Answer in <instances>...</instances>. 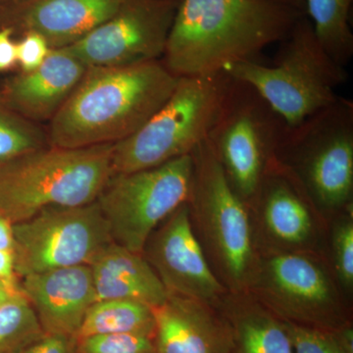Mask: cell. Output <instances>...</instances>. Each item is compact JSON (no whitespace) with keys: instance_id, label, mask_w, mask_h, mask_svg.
Returning <instances> with one entry per match:
<instances>
[{"instance_id":"1","label":"cell","mask_w":353,"mask_h":353,"mask_svg":"<svg viewBox=\"0 0 353 353\" xmlns=\"http://www.w3.org/2000/svg\"><path fill=\"white\" fill-rule=\"evenodd\" d=\"M303 16L268 0H181L162 62L178 77L224 71L257 60Z\"/></svg>"},{"instance_id":"2","label":"cell","mask_w":353,"mask_h":353,"mask_svg":"<svg viewBox=\"0 0 353 353\" xmlns=\"http://www.w3.org/2000/svg\"><path fill=\"white\" fill-rule=\"evenodd\" d=\"M179 78L159 60L88 68L51 119L48 145L82 148L128 138L163 105Z\"/></svg>"},{"instance_id":"3","label":"cell","mask_w":353,"mask_h":353,"mask_svg":"<svg viewBox=\"0 0 353 353\" xmlns=\"http://www.w3.org/2000/svg\"><path fill=\"white\" fill-rule=\"evenodd\" d=\"M113 143L46 146L0 166V216L11 223L97 201L112 176Z\"/></svg>"},{"instance_id":"4","label":"cell","mask_w":353,"mask_h":353,"mask_svg":"<svg viewBox=\"0 0 353 353\" xmlns=\"http://www.w3.org/2000/svg\"><path fill=\"white\" fill-rule=\"evenodd\" d=\"M234 80L226 71L179 78L138 131L114 143L112 175L146 170L194 152L214 129Z\"/></svg>"},{"instance_id":"5","label":"cell","mask_w":353,"mask_h":353,"mask_svg":"<svg viewBox=\"0 0 353 353\" xmlns=\"http://www.w3.org/2000/svg\"><path fill=\"white\" fill-rule=\"evenodd\" d=\"M282 43L271 66L253 60L230 65L225 71L250 85L288 127L294 128L340 97L336 90L347 74L322 48L303 16Z\"/></svg>"},{"instance_id":"6","label":"cell","mask_w":353,"mask_h":353,"mask_svg":"<svg viewBox=\"0 0 353 353\" xmlns=\"http://www.w3.org/2000/svg\"><path fill=\"white\" fill-rule=\"evenodd\" d=\"M194 162L190 216L197 220L221 273L241 290L255 271L252 227L246 203L234 192L209 139L190 153Z\"/></svg>"},{"instance_id":"7","label":"cell","mask_w":353,"mask_h":353,"mask_svg":"<svg viewBox=\"0 0 353 353\" xmlns=\"http://www.w3.org/2000/svg\"><path fill=\"white\" fill-rule=\"evenodd\" d=\"M287 128L250 85L234 81L208 139L230 185L245 203L256 201Z\"/></svg>"},{"instance_id":"8","label":"cell","mask_w":353,"mask_h":353,"mask_svg":"<svg viewBox=\"0 0 353 353\" xmlns=\"http://www.w3.org/2000/svg\"><path fill=\"white\" fill-rule=\"evenodd\" d=\"M192 173L188 154L154 168L111 176L97 202L114 243L143 253L153 231L189 201Z\"/></svg>"},{"instance_id":"9","label":"cell","mask_w":353,"mask_h":353,"mask_svg":"<svg viewBox=\"0 0 353 353\" xmlns=\"http://www.w3.org/2000/svg\"><path fill=\"white\" fill-rule=\"evenodd\" d=\"M296 163L308 194L322 208L339 209L353 190V102L340 97L294 128H287L277 157Z\"/></svg>"},{"instance_id":"10","label":"cell","mask_w":353,"mask_h":353,"mask_svg":"<svg viewBox=\"0 0 353 353\" xmlns=\"http://www.w3.org/2000/svg\"><path fill=\"white\" fill-rule=\"evenodd\" d=\"M15 268L21 279L32 274L87 264L113 243L97 201L50 208L13 224Z\"/></svg>"},{"instance_id":"11","label":"cell","mask_w":353,"mask_h":353,"mask_svg":"<svg viewBox=\"0 0 353 353\" xmlns=\"http://www.w3.org/2000/svg\"><path fill=\"white\" fill-rule=\"evenodd\" d=\"M250 284L260 303L285 321L329 331L350 324L331 278L305 255H274L253 272Z\"/></svg>"},{"instance_id":"12","label":"cell","mask_w":353,"mask_h":353,"mask_svg":"<svg viewBox=\"0 0 353 353\" xmlns=\"http://www.w3.org/2000/svg\"><path fill=\"white\" fill-rule=\"evenodd\" d=\"M181 0H123L112 17L67 50L92 67H123L163 57Z\"/></svg>"},{"instance_id":"13","label":"cell","mask_w":353,"mask_h":353,"mask_svg":"<svg viewBox=\"0 0 353 353\" xmlns=\"http://www.w3.org/2000/svg\"><path fill=\"white\" fill-rule=\"evenodd\" d=\"M143 254L168 294L213 305L224 294L225 288L209 266L194 234L188 202L153 231Z\"/></svg>"},{"instance_id":"14","label":"cell","mask_w":353,"mask_h":353,"mask_svg":"<svg viewBox=\"0 0 353 353\" xmlns=\"http://www.w3.org/2000/svg\"><path fill=\"white\" fill-rule=\"evenodd\" d=\"M152 311L158 353H233L231 326L216 305L168 294Z\"/></svg>"},{"instance_id":"15","label":"cell","mask_w":353,"mask_h":353,"mask_svg":"<svg viewBox=\"0 0 353 353\" xmlns=\"http://www.w3.org/2000/svg\"><path fill=\"white\" fill-rule=\"evenodd\" d=\"M21 287L44 333L76 338L88 309L97 301L92 269L87 264L26 276Z\"/></svg>"},{"instance_id":"16","label":"cell","mask_w":353,"mask_h":353,"mask_svg":"<svg viewBox=\"0 0 353 353\" xmlns=\"http://www.w3.org/2000/svg\"><path fill=\"white\" fill-rule=\"evenodd\" d=\"M88 67L66 48L51 50L38 69L14 78L4 88L2 101L26 119H52Z\"/></svg>"},{"instance_id":"17","label":"cell","mask_w":353,"mask_h":353,"mask_svg":"<svg viewBox=\"0 0 353 353\" xmlns=\"http://www.w3.org/2000/svg\"><path fill=\"white\" fill-rule=\"evenodd\" d=\"M97 301L126 299L157 307L168 294L143 253L111 243L90 262Z\"/></svg>"},{"instance_id":"18","label":"cell","mask_w":353,"mask_h":353,"mask_svg":"<svg viewBox=\"0 0 353 353\" xmlns=\"http://www.w3.org/2000/svg\"><path fill=\"white\" fill-rule=\"evenodd\" d=\"M123 0H37L26 11L28 31L39 32L52 50L66 48L112 17Z\"/></svg>"},{"instance_id":"19","label":"cell","mask_w":353,"mask_h":353,"mask_svg":"<svg viewBox=\"0 0 353 353\" xmlns=\"http://www.w3.org/2000/svg\"><path fill=\"white\" fill-rule=\"evenodd\" d=\"M256 201L264 224L274 239L288 245H303L312 234V217L299 185L289 169L277 159L265 176Z\"/></svg>"},{"instance_id":"20","label":"cell","mask_w":353,"mask_h":353,"mask_svg":"<svg viewBox=\"0 0 353 353\" xmlns=\"http://www.w3.org/2000/svg\"><path fill=\"white\" fill-rule=\"evenodd\" d=\"M223 314L233 334V353H294L284 320L260 301H230Z\"/></svg>"},{"instance_id":"21","label":"cell","mask_w":353,"mask_h":353,"mask_svg":"<svg viewBox=\"0 0 353 353\" xmlns=\"http://www.w3.org/2000/svg\"><path fill=\"white\" fill-rule=\"evenodd\" d=\"M108 334H139L155 338L152 307L126 299L95 301L83 318L76 339Z\"/></svg>"},{"instance_id":"22","label":"cell","mask_w":353,"mask_h":353,"mask_svg":"<svg viewBox=\"0 0 353 353\" xmlns=\"http://www.w3.org/2000/svg\"><path fill=\"white\" fill-rule=\"evenodd\" d=\"M353 0H304L316 38L334 62L345 67L353 57L350 24Z\"/></svg>"},{"instance_id":"23","label":"cell","mask_w":353,"mask_h":353,"mask_svg":"<svg viewBox=\"0 0 353 353\" xmlns=\"http://www.w3.org/2000/svg\"><path fill=\"white\" fill-rule=\"evenodd\" d=\"M43 334L27 297H9L0 304V353H21Z\"/></svg>"},{"instance_id":"24","label":"cell","mask_w":353,"mask_h":353,"mask_svg":"<svg viewBox=\"0 0 353 353\" xmlns=\"http://www.w3.org/2000/svg\"><path fill=\"white\" fill-rule=\"evenodd\" d=\"M48 145L39 128L0 101V166Z\"/></svg>"},{"instance_id":"25","label":"cell","mask_w":353,"mask_h":353,"mask_svg":"<svg viewBox=\"0 0 353 353\" xmlns=\"http://www.w3.org/2000/svg\"><path fill=\"white\" fill-rule=\"evenodd\" d=\"M78 353H158L154 336L139 334H97L77 340Z\"/></svg>"},{"instance_id":"26","label":"cell","mask_w":353,"mask_h":353,"mask_svg":"<svg viewBox=\"0 0 353 353\" xmlns=\"http://www.w3.org/2000/svg\"><path fill=\"white\" fill-rule=\"evenodd\" d=\"M294 353H347L341 347L338 330L329 331L285 321Z\"/></svg>"},{"instance_id":"27","label":"cell","mask_w":353,"mask_h":353,"mask_svg":"<svg viewBox=\"0 0 353 353\" xmlns=\"http://www.w3.org/2000/svg\"><path fill=\"white\" fill-rule=\"evenodd\" d=\"M334 264L341 284L347 289L353 285V223L343 221L334 233Z\"/></svg>"},{"instance_id":"28","label":"cell","mask_w":353,"mask_h":353,"mask_svg":"<svg viewBox=\"0 0 353 353\" xmlns=\"http://www.w3.org/2000/svg\"><path fill=\"white\" fill-rule=\"evenodd\" d=\"M51 50L48 41L39 32L28 31L24 38L17 43V63L23 73L38 69L50 54Z\"/></svg>"},{"instance_id":"29","label":"cell","mask_w":353,"mask_h":353,"mask_svg":"<svg viewBox=\"0 0 353 353\" xmlns=\"http://www.w3.org/2000/svg\"><path fill=\"white\" fill-rule=\"evenodd\" d=\"M21 353H78L77 339L68 334L44 333Z\"/></svg>"},{"instance_id":"30","label":"cell","mask_w":353,"mask_h":353,"mask_svg":"<svg viewBox=\"0 0 353 353\" xmlns=\"http://www.w3.org/2000/svg\"><path fill=\"white\" fill-rule=\"evenodd\" d=\"M0 285L10 297L24 296L15 268L14 252L0 250Z\"/></svg>"},{"instance_id":"31","label":"cell","mask_w":353,"mask_h":353,"mask_svg":"<svg viewBox=\"0 0 353 353\" xmlns=\"http://www.w3.org/2000/svg\"><path fill=\"white\" fill-rule=\"evenodd\" d=\"M17 64V43H14L12 30H0V71H6Z\"/></svg>"},{"instance_id":"32","label":"cell","mask_w":353,"mask_h":353,"mask_svg":"<svg viewBox=\"0 0 353 353\" xmlns=\"http://www.w3.org/2000/svg\"><path fill=\"white\" fill-rule=\"evenodd\" d=\"M13 223L0 216V250L14 252Z\"/></svg>"},{"instance_id":"33","label":"cell","mask_w":353,"mask_h":353,"mask_svg":"<svg viewBox=\"0 0 353 353\" xmlns=\"http://www.w3.org/2000/svg\"><path fill=\"white\" fill-rule=\"evenodd\" d=\"M268 1L276 2V3L284 4V6L294 7L299 10L305 12V2L304 0H268Z\"/></svg>"},{"instance_id":"34","label":"cell","mask_w":353,"mask_h":353,"mask_svg":"<svg viewBox=\"0 0 353 353\" xmlns=\"http://www.w3.org/2000/svg\"><path fill=\"white\" fill-rule=\"evenodd\" d=\"M8 294H7V292H6V290L3 289V287H2L1 285H0V303H4V301H6L7 299H9Z\"/></svg>"},{"instance_id":"35","label":"cell","mask_w":353,"mask_h":353,"mask_svg":"<svg viewBox=\"0 0 353 353\" xmlns=\"http://www.w3.org/2000/svg\"><path fill=\"white\" fill-rule=\"evenodd\" d=\"M1 303H0V304H1Z\"/></svg>"}]
</instances>
